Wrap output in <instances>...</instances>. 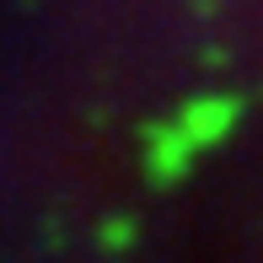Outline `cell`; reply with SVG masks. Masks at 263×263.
I'll use <instances>...</instances> for the list:
<instances>
[{"label": "cell", "instance_id": "obj_1", "mask_svg": "<svg viewBox=\"0 0 263 263\" xmlns=\"http://www.w3.org/2000/svg\"><path fill=\"white\" fill-rule=\"evenodd\" d=\"M231 124H236V102L231 97H194L177 113V129L188 135V145H210V140H220Z\"/></svg>", "mask_w": 263, "mask_h": 263}, {"label": "cell", "instance_id": "obj_2", "mask_svg": "<svg viewBox=\"0 0 263 263\" xmlns=\"http://www.w3.org/2000/svg\"><path fill=\"white\" fill-rule=\"evenodd\" d=\"M188 151H194V145H188V135H183L177 124H166L161 135H156V145H151V172H156V177H177V172L188 166Z\"/></svg>", "mask_w": 263, "mask_h": 263}]
</instances>
